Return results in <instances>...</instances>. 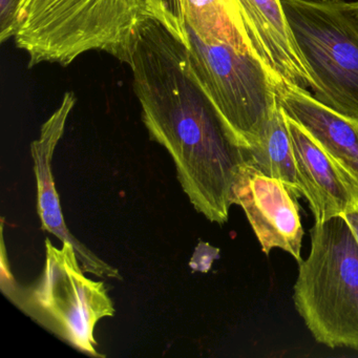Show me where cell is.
Instances as JSON below:
<instances>
[{"instance_id": "obj_14", "label": "cell", "mask_w": 358, "mask_h": 358, "mask_svg": "<svg viewBox=\"0 0 358 358\" xmlns=\"http://www.w3.org/2000/svg\"><path fill=\"white\" fill-rule=\"evenodd\" d=\"M157 18L188 47V36L182 11L181 0H148Z\"/></svg>"}, {"instance_id": "obj_12", "label": "cell", "mask_w": 358, "mask_h": 358, "mask_svg": "<svg viewBox=\"0 0 358 358\" xmlns=\"http://www.w3.org/2000/svg\"><path fill=\"white\" fill-rule=\"evenodd\" d=\"M181 6L186 30L203 43H224L257 56L236 0H181Z\"/></svg>"}, {"instance_id": "obj_10", "label": "cell", "mask_w": 358, "mask_h": 358, "mask_svg": "<svg viewBox=\"0 0 358 358\" xmlns=\"http://www.w3.org/2000/svg\"><path fill=\"white\" fill-rule=\"evenodd\" d=\"M253 50L273 79L312 91L313 83L291 34L280 0H236Z\"/></svg>"}, {"instance_id": "obj_16", "label": "cell", "mask_w": 358, "mask_h": 358, "mask_svg": "<svg viewBox=\"0 0 358 358\" xmlns=\"http://www.w3.org/2000/svg\"><path fill=\"white\" fill-rule=\"evenodd\" d=\"M343 217H345V221H347V223L349 224L350 227H351L352 231H353L354 236H355L358 243V205L354 207L352 210L345 213Z\"/></svg>"}, {"instance_id": "obj_9", "label": "cell", "mask_w": 358, "mask_h": 358, "mask_svg": "<svg viewBox=\"0 0 358 358\" xmlns=\"http://www.w3.org/2000/svg\"><path fill=\"white\" fill-rule=\"evenodd\" d=\"M303 198L315 223L343 215L358 205V187L315 140L286 116Z\"/></svg>"}, {"instance_id": "obj_2", "label": "cell", "mask_w": 358, "mask_h": 358, "mask_svg": "<svg viewBox=\"0 0 358 358\" xmlns=\"http://www.w3.org/2000/svg\"><path fill=\"white\" fill-rule=\"evenodd\" d=\"M155 16L148 0H22L14 43L41 64L70 66L89 52L131 62L142 22Z\"/></svg>"}, {"instance_id": "obj_1", "label": "cell", "mask_w": 358, "mask_h": 358, "mask_svg": "<svg viewBox=\"0 0 358 358\" xmlns=\"http://www.w3.org/2000/svg\"><path fill=\"white\" fill-rule=\"evenodd\" d=\"M129 68L148 135L173 159L192 206L209 211L229 203L248 162L246 148L196 79L185 43L150 16L138 31Z\"/></svg>"}, {"instance_id": "obj_11", "label": "cell", "mask_w": 358, "mask_h": 358, "mask_svg": "<svg viewBox=\"0 0 358 358\" xmlns=\"http://www.w3.org/2000/svg\"><path fill=\"white\" fill-rule=\"evenodd\" d=\"M275 91L285 115L299 123L358 187V120L328 108L296 85L280 83Z\"/></svg>"}, {"instance_id": "obj_8", "label": "cell", "mask_w": 358, "mask_h": 358, "mask_svg": "<svg viewBox=\"0 0 358 358\" xmlns=\"http://www.w3.org/2000/svg\"><path fill=\"white\" fill-rule=\"evenodd\" d=\"M75 104L76 97L74 93L66 92L57 110L41 127L38 139L31 143V155L37 183V213L41 220V229L53 234L62 243H72L81 266L87 273L100 278L122 280V275L117 268L106 263L71 234L64 219L59 194L56 190L52 171V161Z\"/></svg>"}, {"instance_id": "obj_13", "label": "cell", "mask_w": 358, "mask_h": 358, "mask_svg": "<svg viewBox=\"0 0 358 358\" xmlns=\"http://www.w3.org/2000/svg\"><path fill=\"white\" fill-rule=\"evenodd\" d=\"M248 155L249 164L264 175L286 184L297 199L303 198L286 115L280 103L274 108L259 140L248 148Z\"/></svg>"}, {"instance_id": "obj_15", "label": "cell", "mask_w": 358, "mask_h": 358, "mask_svg": "<svg viewBox=\"0 0 358 358\" xmlns=\"http://www.w3.org/2000/svg\"><path fill=\"white\" fill-rule=\"evenodd\" d=\"M22 0H0V41L13 39Z\"/></svg>"}, {"instance_id": "obj_3", "label": "cell", "mask_w": 358, "mask_h": 358, "mask_svg": "<svg viewBox=\"0 0 358 358\" xmlns=\"http://www.w3.org/2000/svg\"><path fill=\"white\" fill-rule=\"evenodd\" d=\"M293 301L316 341L358 350V243L343 215L310 230Z\"/></svg>"}, {"instance_id": "obj_6", "label": "cell", "mask_w": 358, "mask_h": 358, "mask_svg": "<svg viewBox=\"0 0 358 358\" xmlns=\"http://www.w3.org/2000/svg\"><path fill=\"white\" fill-rule=\"evenodd\" d=\"M188 36V59L226 124L248 150L278 104L273 79L261 60L224 43Z\"/></svg>"}, {"instance_id": "obj_17", "label": "cell", "mask_w": 358, "mask_h": 358, "mask_svg": "<svg viewBox=\"0 0 358 358\" xmlns=\"http://www.w3.org/2000/svg\"><path fill=\"white\" fill-rule=\"evenodd\" d=\"M349 5L350 11L353 14L355 20H357L358 22V0H355V1H352V3H348Z\"/></svg>"}, {"instance_id": "obj_18", "label": "cell", "mask_w": 358, "mask_h": 358, "mask_svg": "<svg viewBox=\"0 0 358 358\" xmlns=\"http://www.w3.org/2000/svg\"><path fill=\"white\" fill-rule=\"evenodd\" d=\"M317 1H332V0H317Z\"/></svg>"}, {"instance_id": "obj_5", "label": "cell", "mask_w": 358, "mask_h": 358, "mask_svg": "<svg viewBox=\"0 0 358 358\" xmlns=\"http://www.w3.org/2000/svg\"><path fill=\"white\" fill-rule=\"evenodd\" d=\"M318 101L358 120V22L345 0H280Z\"/></svg>"}, {"instance_id": "obj_7", "label": "cell", "mask_w": 358, "mask_h": 358, "mask_svg": "<svg viewBox=\"0 0 358 358\" xmlns=\"http://www.w3.org/2000/svg\"><path fill=\"white\" fill-rule=\"evenodd\" d=\"M234 204L242 207L265 255L280 248L297 263L303 262L299 205L286 184L248 163L234 184Z\"/></svg>"}, {"instance_id": "obj_4", "label": "cell", "mask_w": 358, "mask_h": 358, "mask_svg": "<svg viewBox=\"0 0 358 358\" xmlns=\"http://www.w3.org/2000/svg\"><path fill=\"white\" fill-rule=\"evenodd\" d=\"M72 243L57 248L45 240V262L32 284L1 290L3 294L39 326L77 351L103 358L98 349L95 329L100 320L116 313L103 282L85 275Z\"/></svg>"}]
</instances>
